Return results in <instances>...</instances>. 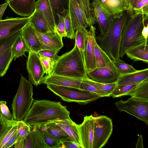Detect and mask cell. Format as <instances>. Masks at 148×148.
<instances>
[{
    "label": "cell",
    "mask_w": 148,
    "mask_h": 148,
    "mask_svg": "<svg viewBox=\"0 0 148 148\" xmlns=\"http://www.w3.org/2000/svg\"><path fill=\"white\" fill-rule=\"evenodd\" d=\"M70 113L60 102L34 100L23 121L31 127H40L55 120L71 119Z\"/></svg>",
    "instance_id": "6da1fadb"
},
{
    "label": "cell",
    "mask_w": 148,
    "mask_h": 148,
    "mask_svg": "<svg viewBox=\"0 0 148 148\" xmlns=\"http://www.w3.org/2000/svg\"><path fill=\"white\" fill-rule=\"evenodd\" d=\"M128 14L129 10L123 11L111 21L104 35L96 37L99 44V45L114 61L120 59L119 53L122 33Z\"/></svg>",
    "instance_id": "7a4b0ae2"
},
{
    "label": "cell",
    "mask_w": 148,
    "mask_h": 148,
    "mask_svg": "<svg viewBox=\"0 0 148 148\" xmlns=\"http://www.w3.org/2000/svg\"><path fill=\"white\" fill-rule=\"evenodd\" d=\"M52 73L76 78L87 77L83 58L75 44L72 50L59 57Z\"/></svg>",
    "instance_id": "3957f363"
},
{
    "label": "cell",
    "mask_w": 148,
    "mask_h": 148,
    "mask_svg": "<svg viewBox=\"0 0 148 148\" xmlns=\"http://www.w3.org/2000/svg\"><path fill=\"white\" fill-rule=\"evenodd\" d=\"M144 15L129 10L127 19L122 33L119 56L122 58L130 48L146 42L142 34L144 22Z\"/></svg>",
    "instance_id": "277c9868"
},
{
    "label": "cell",
    "mask_w": 148,
    "mask_h": 148,
    "mask_svg": "<svg viewBox=\"0 0 148 148\" xmlns=\"http://www.w3.org/2000/svg\"><path fill=\"white\" fill-rule=\"evenodd\" d=\"M33 95L32 84L21 75L17 91L11 105L14 120H23L34 100Z\"/></svg>",
    "instance_id": "5b68a950"
},
{
    "label": "cell",
    "mask_w": 148,
    "mask_h": 148,
    "mask_svg": "<svg viewBox=\"0 0 148 148\" xmlns=\"http://www.w3.org/2000/svg\"><path fill=\"white\" fill-rule=\"evenodd\" d=\"M47 87L63 100L87 104L101 98L100 96L85 90L73 87L47 84Z\"/></svg>",
    "instance_id": "8992f818"
},
{
    "label": "cell",
    "mask_w": 148,
    "mask_h": 148,
    "mask_svg": "<svg viewBox=\"0 0 148 148\" xmlns=\"http://www.w3.org/2000/svg\"><path fill=\"white\" fill-rule=\"evenodd\" d=\"M94 123L93 148H101L107 143L113 130L111 119L105 115L93 117Z\"/></svg>",
    "instance_id": "52a82bcc"
},
{
    "label": "cell",
    "mask_w": 148,
    "mask_h": 148,
    "mask_svg": "<svg viewBox=\"0 0 148 148\" xmlns=\"http://www.w3.org/2000/svg\"><path fill=\"white\" fill-rule=\"evenodd\" d=\"M115 104L119 111L125 112L148 125V101L131 97L126 101L120 100Z\"/></svg>",
    "instance_id": "ba28073f"
},
{
    "label": "cell",
    "mask_w": 148,
    "mask_h": 148,
    "mask_svg": "<svg viewBox=\"0 0 148 148\" xmlns=\"http://www.w3.org/2000/svg\"><path fill=\"white\" fill-rule=\"evenodd\" d=\"M87 75L94 81L108 84L116 82L120 75L112 60L106 66L96 68L89 72Z\"/></svg>",
    "instance_id": "9c48e42d"
},
{
    "label": "cell",
    "mask_w": 148,
    "mask_h": 148,
    "mask_svg": "<svg viewBox=\"0 0 148 148\" xmlns=\"http://www.w3.org/2000/svg\"><path fill=\"white\" fill-rule=\"evenodd\" d=\"M26 62V68L28 73L29 81L37 86L41 83L45 73L38 53L29 50Z\"/></svg>",
    "instance_id": "30bf717a"
},
{
    "label": "cell",
    "mask_w": 148,
    "mask_h": 148,
    "mask_svg": "<svg viewBox=\"0 0 148 148\" xmlns=\"http://www.w3.org/2000/svg\"><path fill=\"white\" fill-rule=\"evenodd\" d=\"M96 30L93 26L90 27L85 40L83 59L87 73L96 68L95 55Z\"/></svg>",
    "instance_id": "8fae6325"
},
{
    "label": "cell",
    "mask_w": 148,
    "mask_h": 148,
    "mask_svg": "<svg viewBox=\"0 0 148 148\" xmlns=\"http://www.w3.org/2000/svg\"><path fill=\"white\" fill-rule=\"evenodd\" d=\"M30 16L23 18H7L0 21V39L21 30L29 23Z\"/></svg>",
    "instance_id": "7c38bea8"
},
{
    "label": "cell",
    "mask_w": 148,
    "mask_h": 148,
    "mask_svg": "<svg viewBox=\"0 0 148 148\" xmlns=\"http://www.w3.org/2000/svg\"><path fill=\"white\" fill-rule=\"evenodd\" d=\"M92 115L84 117L83 122L77 124L82 148H93L94 123Z\"/></svg>",
    "instance_id": "4fadbf2b"
},
{
    "label": "cell",
    "mask_w": 148,
    "mask_h": 148,
    "mask_svg": "<svg viewBox=\"0 0 148 148\" xmlns=\"http://www.w3.org/2000/svg\"><path fill=\"white\" fill-rule=\"evenodd\" d=\"M96 22L98 23L100 32V36H103L106 33L109 25L114 18L102 7L98 0H92Z\"/></svg>",
    "instance_id": "5bb4252c"
},
{
    "label": "cell",
    "mask_w": 148,
    "mask_h": 148,
    "mask_svg": "<svg viewBox=\"0 0 148 148\" xmlns=\"http://www.w3.org/2000/svg\"><path fill=\"white\" fill-rule=\"evenodd\" d=\"M69 13L75 30L80 27L86 28L89 26L79 0H70Z\"/></svg>",
    "instance_id": "9a60e30c"
},
{
    "label": "cell",
    "mask_w": 148,
    "mask_h": 148,
    "mask_svg": "<svg viewBox=\"0 0 148 148\" xmlns=\"http://www.w3.org/2000/svg\"><path fill=\"white\" fill-rule=\"evenodd\" d=\"M82 79L51 73L44 77L41 84L79 88Z\"/></svg>",
    "instance_id": "2e32d148"
},
{
    "label": "cell",
    "mask_w": 148,
    "mask_h": 148,
    "mask_svg": "<svg viewBox=\"0 0 148 148\" xmlns=\"http://www.w3.org/2000/svg\"><path fill=\"white\" fill-rule=\"evenodd\" d=\"M11 8L18 15L29 17L35 10V0H6Z\"/></svg>",
    "instance_id": "e0dca14e"
},
{
    "label": "cell",
    "mask_w": 148,
    "mask_h": 148,
    "mask_svg": "<svg viewBox=\"0 0 148 148\" xmlns=\"http://www.w3.org/2000/svg\"><path fill=\"white\" fill-rule=\"evenodd\" d=\"M102 7L114 18L119 16L123 11L129 10L128 0H98Z\"/></svg>",
    "instance_id": "ac0fdd59"
},
{
    "label": "cell",
    "mask_w": 148,
    "mask_h": 148,
    "mask_svg": "<svg viewBox=\"0 0 148 148\" xmlns=\"http://www.w3.org/2000/svg\"><path fill=\"white\" fill-rule=\"evenodd\" d=\"M35 30L41 44L42 50L60 51L63 46L62 38L57 33L51 34H44Z\"/></svg>",
    "instance_id": "d6986e66"
},
{
    "label": "cell",
    "mask_w": 148,
    "mask_h": 148,
    "mask_svg": "<svg viewBox=\"0 0 148 148\" xmlns=\"http://www.w3.org/2000/svg\"><path fill=\"white\" fill-rule=\"evenodd\" d=\"M21 34L29 50L38 53L42 50L41 45L35 30L29 23L21 30Z\"/></svg>",
    "instance_id": "ffe728a7"
},
{
    "label": "cell",
    "mask_w": 148,
    "mask_h": 148,
    "mask_svg": "<svg viewBox=\"0 0 148 148\" xmlns=\"http://www.w3.org/2000/svg\"><path fill=\"white\" fill-rule=\"evenodd\" d=\"M24 148H48L40 127H31L30 130L24 141Z\"/></svg>",
    "instance_id": "44dd1931"
},
{
    "label": "cell",
    "mask_w": 148,
    "mask_h": 148,
    "mask_svg": "<svg viewBox=\"0 0 148 148\" xmlns=\"http://www.w3.org/2000/svg\"><path fill=\"white\" fill-rule=\"evenodd\" d=\"M29 23L36 30L41 33L48 34L56 32L42 14L36 10L30 16Z\"/></svg>",
    "instance_id": "7402d4cb"
},
{
    "label": "cell",
    "mask_w": 148,
    "mask_h": 148,
    "mask_svg": "<svg viewBox=\"0 0 148 148\" xmlns=\"http://www.w3.org/2000/svg\"><path fill=\"white\" fill-rule=\"evenodd\" d=\"M35 10L42 14L53 30L56 32L57 25L49 0H38L35 3Z\"/></svg>",
    "instance_id": "603a6c76"
},
{
    "label": "cell",
    "mask_w": 148,
    "mask_h": 148,
    "mask_svg": "<svg viewBox=\"0 0 148 148\" xmlns=\"http://www.w3.org/2000/svg\"><path fill=\"white\" fill-rule=\"evenodd\" d=\"M127 57L134 61H142L148 63V42L131 47L125 52Z\"/></svg>",
    "instance_id": "cb8c5ba5"
},
{
    "label": "cell",
    "mask_w": 148,
    "mask_h": 148,
    "mask_svg": "<svg viewBox=\"0 0 148 148\" xmlns=\"http://www.w3.org/2000/svg\"><path fill=\"white\" fill-rule=\"evenodd\" d=\"M52 122L63 129L74 142L81 145L77 124L75 122L71 119L58 120Z\"/></svg>",
    "instance_id": "d4e9b609"
},
{
    "label": "cell",
    "mask_w": 148,
    "mask_h": 148,
    "mask_svg": "<svg viewBox=\"0 0 148 148\" xmlns=\"http://www.w3.org/2000/svg\"><path fill=\"white\" fill-rule=\"evenodd\" d=\"M148 80V69L137 70L127 74L120 75L116 82L117 85L138 83Z\"/></svg>",
    "instance_id": "484cf974"
},
{
    "label": "cell",
    "mask_w": 148,
    "mask_h": 148,
    "mask_svg": "<svg viewBox=\"0 0 148 148\" xmlns=\"http://www.w3.org/2000/svg\"><path fill=\"white\" fill-rule=\"evenodd\" d=\"M54 18L57 25L59 21L58 15L64 17L66 13L69 12L70 0H49Z\"/></svg>",
    "instance_id": "4316f807"
},
{
    "label": "cell",
    "mask_w": 148,
    "mask_h": 148,
    "mask_svg": "<svg viewBox=\"0 0 148 148\" xmlns=\"http://www.w3.org/2000/svg\"><path fill=\"white\" fill-rule=\"evenodd\" d=\"M43 126L51 135L62 143L65 142L73 141L63 129L53 122H49Z\"/></svg>",
    "instance_id": "83f0119b"
},
{
    "label": "cell",
    "mask_w": 148,
    "mask_h": 148,
    "mask_svg": "<svg viewBox=\"0 0 148 148\" xmlns=\"http://www.w3.org/2000/svg\"><path fill=\"white\" fill-rule=\"evenodd\" d=\"M125 95L130 96L136 99L148 101V80L141 82Z\"/></svg>",
    "instance_id": "f1b7e54d"
},
{
    "label": "cell",
    "mask_w": 148,
    "mask_h": 148,
    "mask_svg": "<svg viewBox=\"0 0 148 148\" xmlns=\"http://www.w3.org/2000/svg\"><path fill=\"white\" fill-rule=\"evenodd\" d=\"M79 88L88 91L100 96L101 97H110L101 90L94 81L88 78V77L82 79Z\"/></svg>",
    "instance_id": "f546056e"
},
{
    "label": "cell",
    "mask_w": 148,
    "mask_h": 148,
    "mask_svg": "<svg viewBox=\"0 0 148 148\" xmlns=\"http://www.w3.org/2000/svg\"><path fill=\"white\" fill-rule=\"evenodd\" d=\"M29 51L28 47L21 34L12 47V54L13 60H15L20 57L23 56H26L25 53Z\"/></svg>",
    "instance_id": "4dcf8cb0"
},
{
    "label": "cell",
    "mask_w": 148,
    "mask_h": 148,
    "mask_svg": "<svg viewBox=\"0 0 148 148\" xmlns=\"http://www.w3.org/2000/svg\"><path fill=\"white\" fill-rule=\"evenodd\" d=\"M95 55L96 68L104 66L112 60L97 42L95 45Z\"/></svg>",
    "instance_id": "1f68e13d"
},
{
    "label": "cell",
    "mask_w": 148,
    "mask_h": 148,
    "mask_svg": "<svg viewBox=\"0 0 148 148\" xmlns=\"http://www.w3.org/2000/svg\"><path fill=\"white\" fill-rule=\"evenodd\" d=\"M13 58L12 54V47L0 54V77L6 73Z\"/></svg>",
    "instance_id": "d6a6232c"
},
{
    "label": "cell",
    "mask_w": 148,
    "mask_h": 148,
    "mask_svg": "<svg viewBox=\"0 0 148 148\" xmlns=\"http://www.w3.org/2000/svg\"><path fill=\"white\" fill-rule=\"evenodd\" d=\"M79 1L84 9L85 17L89 26H93L96 21L90 0H79Z\"/></svg>",
    "instance_id": "836d02e7"
},
{
    "label": "cell",
    "mask_w": 148,
    "mask_h": 148,
    "mask_svg": "<svg viewBox=\"0 0 148 148\" xmlns=\"http://www.w3.org/2000/svg\"><path fill=\"white\" fill-rule=\"evenodd\" d=\"M76 30L75 33V44L79 49L83 58L85 40L88 31L86 28L83 27H79Z\"/></svg>",
    "instance_id": "e575fe53"
},
{
    "label": "cell",
    "mask_w": 148,
    "mask_h": 148,
    "mask_svg": "<svg viewBox=\"0 0 148 148\" xmlns=\"http://www.w3.org/2000/svg\"><path fill=\"white\" fill-rule=\"evenodd\" d=\"M40 127L48 148H64L63 143L60 140L51 135L43 126Z\"/></svg>",
    "instance_id": "d590c367"
},
{
    "label": "cell",
    "mask_w": 148,
    "mask_h": 148,
    "mask_svg": "<svg viewBox=\"0 0 148 148\" xmlns=\"http://www.w3.org/2000/svg\"><path fill=\"white\" fill-rule=\"evenodd\" d=\"M21 121H16L10 125L0 137V148H3L8 141L16 132Z\"/></svg>",
    "instance_id": "8d00e7d4"
},
{
    "label": "cell",
    "mask_w": 148,
    "mask_h": 148,
    "mask_svg": "<svg viewBox=\"0 0 148 148\" xmlns=\"http://www.w3.org/2000/svg\"><path fill=\"white\" fill-rule=\"evenodd\" d=\"M141 82L117 85L110 96L113 98H116L125 95L127 93L134 88Z\"/></svg>",
    "instance_id": "74e56055"
},
{
    "label": "cell",
    "mask_w": 148,
    "mask_h": 148,
    "mask_svg": "<svg viewBox=\"0 0 148 148\" xmlns=\"http://www.w3.org/2000/svg\"><path fill=\"white\" fill-rule=\"evenodd\" d=\"M21 30L13 34L0 39V54L7 49L12 47L20 36Z\"/></svg>",
    "instance_id": "f35d334b"
},
{
    "label": "cell",
    "mask_w": 148,
    "mask_h": 148,
    "mask_svg": "<svg viewBox=\"0 0 148 148\" xmlns=\"http://www.w3.org/2000/svg\"><path fill=\"white\" fill-rule=\"evenodd\" d=\"M112 61L120 75L130 74L138 70L132 65L125 63L120 59L116 61Z\"/></svg>",
    "instance_id": "ab89813d"
},
{
    "label": "cell",
    "mask_w": 148,
    "mask_h": 148,
    "mask_svg": "<svg viewBox=\"0 0 148 148\" xmlns=\"http://www.w3.org/2000/svg\"><path fill=\"white\" fill-rule=\"evenodd\" d=\"M30 129V126L23 121H21L16 132V138L15 143L17 142H24Z\"/></svg>",
    "instance_id": "60d3db41"
},
{
    "label": "cell",
    "mask_w": 148,
    "mask_h": 148,
    "mask_svg": "<svg viewBox=\"0 0 148 148\" xmlns=\"http://www.w3.org/2000/svg\"><path fill=\"white\" fill-rule=\"evenodd\" d=\"M39 56L46 75L52 73L56 61L49 57L40 55H39Z\"/></svg>",
    "instance_id": "b9f144b4"
},
{
    "label": "cell",
    "mask_w": 148,
    "mask_h": 148,
    "mask_svg": "<svg viewBox=\"0 0 148 148\" xmlns=\"http://www.w3.org/2000/svg\"><path fill=\"white\" fill-rule=\"evenodd\" d=\"M134 13H139L144 15V21L148 20V0H141L132 9Z\"/></svg>",
    "instance_id": "7bdbcfd3"
},
{
    "label": "cell",
    "mask_w": 148,
    "mask_h": 148,
    "mask_svg": "<svg viewBox=\"0 0 148 148\" xmlns=\"http://www.w3.org/2000/svg\"><path fill=\"white\" fill-rule=\"evenodd\" d=\"M64 23L66 37L71 39H74L75 31L73 27L69 12H67L64 17Z\"/></svg>",
    "instance_id": "ee69618b"
},
{
    "label": "cell",
    "mask_w": 148,
    "mask_h": 148,
    "mask_svg": "<svg viewBox=\"0 0 148 148\" xmlns=\"http://www.w3.org/2000/svg\"><path fill=\"white\" fill-rule=\"evenodd\" d=\"M96 84L103 91L109 96L117 86L116 82L112 83L104 84L94 81Z\"/></svg>",
    "instance_id": "f6af8a7d"
},
{
    "label": "cell",
    "mask_w": 148,
    "mask_h": 148,
    "mask_svg": "<svg viewBox=\"0 0 148 148\" xmlns=\"http://www.w3.org/2000/svg\"><path fill=\"white\" fill-rule=\"evenodd\" d=\"M5 101H0V110L2 116L7 119L12 121L14 120L13 116L9 110L6 105Z\"/></svg>",
    "instance_id": "bcb514c9"
},
{
    "label": "cell",
    "mask_w": 148,
    "mask_h": 148,
    "mask_svg": "<svg viewBox=\"0 0 148 148\" xmlns=\"http://www.w3.org/2000/svg\"><path fill=\"white\" fill-rule=\"evenodd\" d=\"M58 23L56 26V32L62 38L66 37V34L65 30L64 17L59 15Z\"/></svg>",
    "instance_id": "7dc6e473"
},
{
    "label": "cell",
    "mask_w": 148,
    "mask_h": 148,
    "mask_svg": "<svg viewBox=\"0 0 148 148\" xmlns=\"http://www.w3.org/2000/svg\"><path fill=\"white\" fill-rule=\"evenodd\" d=\"M16 121L14 120L9 121L4 118L2 114L0 116V137L8 127Z\"/></svg>",
    "instance_id": "c3c4849f"
},
{
    "label": "cell",
    "mask_w": 148,
    "mask_h": 148,
    "mask_svg": "<svg viewBox=\"0 0 148 148\" xmlns=\"http://www.w3.org/2000/svg\"><path fill=\"white\" fill-rule=\"evenodd\" d=\"M59 50L55 51L49 49L41 50L40 51L38 54L39 55L52 58L57 60L59 56L57 54Z\"/></svg>",
    "instance_id": "681fc988"
},
{
    "label": "cell",
    "mask_w": 148,
    "mask_h": 148,
    "mask_svg": "<svg viewBox=\"0 0 148 148\" xmlns=\"http://www.w3.org/2000/svg\"><path fill=\"white\" fill-rule=\"evenodd\" d=\"M64 148H82L81 145L73 141H67L63 143Z\"/></svg>",
    "instance_id": "f907efd6"
},
{
    "label": "cell",
    "mask_w": 148,
    "mask_h": 148,
    "mask_svg": "<svg viewBox=\"0 0 148 148\" xmlns=\"http://www.w3.org/2000/svg\"><path fill=\"white\" fill-rule=\"evenodd\" d=\"M16 132L8 141L3 148H11L13 146L14 147V145L15 142L16 138Z\"/></svg>",
    "instance_id": "816d5d0a"
},
{
    "label": "cell",
    "mask_w": 148,
    "mask_h": 148,
    "mask_svg": "<svg viewBox=\"0 0 148 148\" xmlns=\"http://www.w3.org/2000/svg\"><path fill=\"white\" fill-rule=\"evenodd\" d=\"M142 34L145 38L146 42L148 41V23L145 24V21L143 23V26L142 32Z\"/></svg>",
    "instance_id": "f5cc1de1"
},
{
    "label": "cell",
    "mask_w": 148,
    "mask_h": 148,
    "mask_svg": "<svg viewBox=\"0 0 148 148\" xmlns=\"http://www.w3.org/2000/svg\"><path fill=\"white\" fill-rule=\"evenodd\" d=\"M8 5L7 2L0 5V21L2 20L3 15Z\"/></svg>",
    "instance_id": "db71d44e"
},
{
    "label": "cell",
    "mask_w": 148,
    "mask_h": 148,
    "mask_svg": "<svg viewBox=\"0 0 148 148\" xmlns=\"http://www.w3.org/2000/svg\"><path fill=\"white\" fill-rule=\"evenodd\" d=\"M141 0H128L130 6V10H129L132 11L136 5Z\"/></svg>",
    "instance_id": "11a10c76"
},
{
    "label": "cell",
    "mask_w": 148,
    "mask_h": 148,
    "mask_svg": "<svg viewBox=\"0 0 148 148\" xmlns=\"http://www.w3.org/2000/svg\"><path fill=\"white\" fill-rule=\"evenodd\" d=\"M143 138L141 135H140L138 137V141L136 145V148H143Z\"/></svg>",
    "instance_id": "9f6ffc18"
},
{
    "label": "cell",
    "mask_w": 148,
    "mask_h": 148,
    "mask_svg": "<svg viewBox=\"0 0 148 148\" xmlns=\"http://www.w3.org/2000/svg\"><path fill=\"white\" fill-rule=\"evenodd\" d=\"M2 115L1 113L0 110V116Z\"/></svg>",
    "instance_id": "6f0895ef"
}]
</instances>
